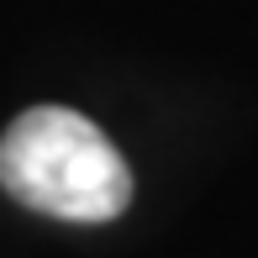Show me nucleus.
<instances>
[{
  "label": "nucleus",
  "instance_id": "obj_1",
  "mask_svg": "<svg viewBox=\"0 0 258 258\" xmlns=\"http://www.w3.org/2000/svg\"><path fill=\"white\" fill-rule=\"evenodd\" d=\"M0 184L58 221H111L132 201V169L95 121L63 105L16 116L0 137Z\"/></svg>",
  "mask_w": 258,
  "mask_h": 258
}]
</instances>
